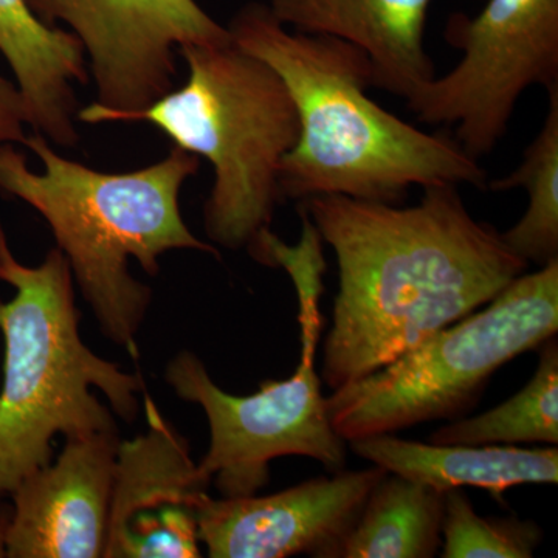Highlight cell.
<instances>
[{
  "mask_svg": "<svg viewBox=\"0 0 558 558\" xmlns=\"http://www.w3.org/2000/svg\"><path fill=\"white\" fill-rule=\"evenodd\" d=\"M148 432L120 442L106 558H197V510L209 481L145 395Z\"/></svg>",
  "mask_w": 558,
  "mask_h": 558,
  "instance_id": "obj_11",
  "label": "cell"
},
{
  "mask_svg": "<svg viewBox=\"0 0 558 558\" xmlns=\"http://www.w3.org/2000/svg\"><path fill=\"white\" fill-rule=\"evenodd\" d=\"M433 444L517 446L558 444V343L539 347L537 371L526 387L501 405L473 417L453 418L429 436Z\"/></svg>",
  "mask_w": 558,
  "mask_h": 558,
  "instance_id": "obj_17",
  "label": "cell"
},
{
  "mask_svg": "<svg viewBox=\"0 0 558 558\" xmlns=\"http://www.w3.org/2000/svg\"><path fill=\"white\" fill-rule=\"evenodd\" d=\"M299 244L288 245L270 230L250 247L253 258L288 271L299 299L300 362L286 380H266L250 396L223 391L193 352L168 363L165 380L180 399L197 403L207 414L209 449L199 470L222 498L252 497L270 481V462L281 457L315 459L329 473L347 465V440L330 424L328 402L315 369L322 336L323 240L300 211Z\"/></svg>",
  "mask_w": 558,
  "mask_h": 558,
  "instance_id": "obj_6",
  "label": "cell"
},
{
  "mask_svg": "<svg viewBox=\"0 0 558 558\" xmlns=\"http://www.w3.org/2000/svg\"><path fill=\"white\" fill-rule=\"evenodd\" d=\"M10 512L7 509H0V557H5V532L9 524Z\"/></svg>",
  "mask_w": 558,
  "mask_h": 558,
  "instance_id": "obj_21",
  "label": "cell"
},
{
  "mask_svg": "<svg viewBox=\"0 0 558 558\" xmlns=\"http://www.w3.org/2000/svg\"><path fill=\"white\" fill-rule=\"evenodd\" d=\"M357 457L388 473L446 492L480 487L501 497L521 484H557L558 449L517 446H461L400 439L395 433L348 442Z\"/></svg>",
  "mask_w": 558,
  "mask_h": 558,
  "instance_id": "obj_15",
  "label": "cell"
},
{
  "mask_svg": "<svg viewBox=\"0 0 558 558\" xmlns=\"http://www.w3.org/2000/svg\"><path fill=\"white\" fill-rule=\"evenodd\" d=\"M49 27L64 24L83 46L98 100L80 123H109L174 89L175 53L193 44L226 43L220 25L196 0H25Z\"/></svg>",
  "mask_w": 558,
  "mask_h": 558,
  "instance_id": "obj_9",
  "label": "cell"
},
{
  "mask_svg": "<svg viewBox=\"0 0 558 558\" xmlns=\"http://www.w3.org/2000/svg\"><path fill=\"white\" fill-rule=\"evenodd\" d=\"M65 440L53 464L11 494L5 557H105L119 432Z\"/></svg>",
  "mask_w": 558,
  "mask_h": 558,
  "instance_id": "obj_12",
  "label": "cell"
},
{
  "mask_svg": "<svg viewBox=\"0 0 558 558\" xmlns=\"http://www.w3.org/2000/svg\"><path fill=\"white\" fill-rule=\"evenodd\" d=\"M178 53L186 83L110 121H148L178 148L204 157L215 178L204 205L207 236L223 248H248L282 202L279 168L300 137L295 102L281 76L231 38Z\"/></svg>",
  "mask_w": 558,
  "mask_h": 558,
  "instance_id": "obj_5",
  "label": "cell"
},
{
  "mask_svg": "<svg viewBox=\"0 0 558 558\" xmlns=\"http://www.w3.org/2000/svg\"><path fill=\"white\" fill-rule=\"evenodd\" d=\"M442 520V492L387 473L371 490L340 558L435 557Z\"/></svg>",
  "mask_w": 558,
  "mask_h": 558,
  "instance_id": "obj_16",
  "label": "cell"
},
{
  "mask_svg": "<svg viewBox=\"0 0 558 558\" xmlns=\"http://www.w3.org/2000/svg\"><path fill=\"white\" fill-rule=\"evenodd\" d=\"M548 100L545 123L520 167L487 182L492 191L526 190V211L501 236L515 255L538 267L558 259V84L549 87Z\"/></svg>",
  "mask_w": 558,
  "mask_h": 558,
  "instance_id": "obj_18",
  "label": "cell"
},
{
  "mask_svg": "<svg viewBox=\"0 0 558 558\" xmlns=\"http://www.w3.org/2000/svg\"><path fill=\"white\" fill-rule=\"evenodd\" d=\"M227 28L236 46L281 76L299 112V142L279 168L282 201L402 204L413 186L487 189L480 160L457 140L418 130L369 97L373 68L357 47L290 31L258 2L242 7Z\"/></svg>",
  "mask_w": 558,
  "mask_h": 558,
  "instance_id": "obj_2",
  "label": "cell"
},
{
  "mask_svg": "<svg viewBox=\"0 0 558 558\" xmlns=\"http://www.w3.org/2000/svg\"><path fill=\"white\" fill-rule=\"evenodd\" d=\"M387 470H340L266 497H208L197 535L211 558H340L371 490Z\"/></svg>",
  "mask_w": 558,
  "mask_h": 558,
  "instance_id": "obj_10",
  "label": "cell"
},
{
  "mask_svg": "<svg viewBox=\"0 0 558 558\" xmlns=\"http://www.w3.org/2000/svg\"><path fill=\"white\" fill-rule=\"evenodd\" d=\"M0 281L14 289L0 299L5 343L0 389V497L51 462V440L117 432L116 418L92 392L100 389L124 421L138 413L143 381L98 357L80 336L73 275L60 248L39 266L20 263L0 222Z\"/></svg>",
  "mask_w": 558,
  "mask_h": 558,
  "instance_id": "obj_4",
  "label": "cell"
},
{
  "mask_svg": "<svg viewBox=\"0 0 558 558\" xmlns=\"http://www.w3.org/2000/svg\"><path fill=\"white\" fill-rule=\"evenodd\" d=\"M558 332V259L520 275L480 312L368 376L332 389L330 424L351 440L458 418L501 366Z\"/></svg>",
  "mask_w": 558,
  "mask_h": 558,
  "instance_id": "obj_7",
  "label": "cell"
},
{
  "mask_svg": "<svg viewBox=\"0 0 558 558\" xmlns=\"http://www.w3.org/2000/svg\"><path fill=\"white\" fill-rule=\"evenodd\" d=\"M446 39L461 60L407 105L421 123L454 126L453 138L480 160L505 137L529 87L558 84V0H487L476 16L451 14Z\"/></svg>",
  "mask_w": 558,
  "mask_h": 558,
  "instance_id": "obj_8",
  "label": "cell"
},
{
  "mask_svg": "<svg viewBox=\"0 0 558 558\" xmlns=\"http://www.w3.org/2000/svg\"><path fill=\"white\" fill-rule=\"evenodd\" d=\"M275 20L293 32L330 36L369 58L373 87L409 98L435 75L425 50L432 0H269Z\"/></svg>",
  "mask_w": 558,
  "mask_h": 558,
  "instance_id": "obj_13",
  "label": "cell"
},
{
  "mask_svg": "<svg viewBox=\"0 0 558 558\" xmlns=\"http://www.w3.org/2000/svg\"><path fill=\"white\" fill-rule=\"evenodd\" d=\"M22 145L44 171H33L13 145L3 146L0 191L46 219L102 332L137 359L135 337L153 292L132 277L130 259L154 277L171 250L219 256L215 245L191 233L180 211V190L199 171V157L174 146L142 170L101 172L60 156L38 132Z\"/></svg>",
  "mask_w": 558,
  "mask_h": 558,
  "instance_id": "obj_3",
  "label": "cell"
},
{
  "mask_svg": "<svg viewBox=\"0 0 558 558\" xmlns=\"http://www.w3.org/2000/svg\"><path fill=\"white\" fill-rule=\"evenodd\" d=\"M27 112H25L24 98L14 81L0 75V149L7 145L24 143Z\"/></svg>",
  "mask_w": 558,
  "mask_h": 558,
  "instance_id": "obj_20",
  "label": "cell"
},
{
  "mask_svg": "<svg viewBox=\"0 0 558 558\" xmlns=\"http://www.w3.org/2000/svg\"><path fill=\"white\" fill-rule=\"evenodd\" d=\"M339 267L322 379L368 376L436 330L486 306L529 264L473 218L458 185L424 186L417 205L315 196L299 202Z\"/></svg>",
  "mask_w": 558,
  "mask_h": 558,
  "instance_id": "obj_1",
  "label": "cell"
},
{
  "mask_svg": "<svg viewBox=\"0 0 558 558\" xmlns=\"http://www.w3.org/2000/svg\"><path fill=\"white\" fill-rule=\"evenodd\" d=\"M542 527L519 517H481L462 488L444 494L442 558H531Z\"/></svg>",
  "mask_w": 558,
  "mask_h": 558,
  "instance_id": "obj_19",
  "label": "cell"
},
{
  "mask_svg": "<svg viewBox=\"0 0 558 558\" xmlns=\"http://www.w3.org/2000/svg\"><path fill=\"white\" fill-rule=\"evenodd\" d=\"M0 54L24 98L27 123L61 148L80 142L73 84L89 81L80 40L39 21L25 0H0Z\"/></svg>",
  "mask_w": 558,
  "mask_h": 558,
  "instance_id": "obj_14",
  "label": "cell"
}]
</instances>
